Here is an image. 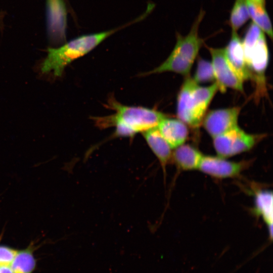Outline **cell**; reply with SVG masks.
<instances>
[{
	"instance_id": "obj_2",
	"label": "cell",
	"mask_w": 273,
	"mask_h": 273,
	"mask_svg": "<svg viewBox=\"0 0 273 273\" xmlns=\"http://www.w3.org/2000/svg\"><path fill=\"white\" fill-rule=\"evenodd\" d=\"M218 90L219 87L216 81L209 86H202L193 78L187 77L177 98L178 119L188 126L198 129L210 102Z\"/></svg>"
},
{
	"instance_id": "obj_1",
	"label": "cell",
	"mask_w": 273,
	"mask_h": 273,
	"mask_svg": "<svg viewBox=\"0 0 273 273\" xmlns=\"http://www.w3.org/2000/svg\"><path fill=\"white\" fill-rule=\"evenodd\" d=\"M107 105L114 111V114L94 117L93 120L100 128L114 127V136L117 137H132L139 132L157 127L167 117L155 109L123 105L113 97L109 99Z\"/></svg>"
},
{
	"instance_id": "obj_17",
	"label": "cell",
	"mask_w": 273,
	"mask_h": 273,
	"mask_svg": "<svg viewBox=\"0 0 273 273\" xmlns=\"http://www.w3.org/2000/svg\"><path fill=\"white\" fill-rule=\"evenodd\" d=\"M249 17L246 0H236L230 19L232 30L237 31L248 21Z\"/></svg>"
},
{
	"instance_id": "obj_7",
	"label": "cell",
	"mask_w": 273,
	"mask_h": 273,
	"mask_svg": "<svg viewBox=\"0 0 273 273\" xmlns=\"http://www.w3.org/2000/svg\"><path fill=\"white\" fill-rule=\"evenodd\" d=\"M211 56L215 81L222 93L228 88L244 92L243 81L233 69L225 55L224 49L208 48Z\"/></svg>"
},
{
	"instance_id": "obj_12",
	"label": "cell",
	"mask_w": 273,
	"mask_h": 273,
	"mask_svg": "<svg viewBox=\"0 0 273 273\" xmlns=\"http://www.w3.org/2000/svg\"><path fill=\"white\" fill-rule=\"evenodd\" d=\"M148 145L159 160L163 173L166 174L168 164L171 161L172 149L160 133L157 127L142 132Z\"/></svg>"
},
{
	"instance_id": "obj_15",
	"label": "cell",
	"mask_w": 273,
	"mask_h": 273,
	"mask_svg": "<svg viewBox=\"0 0 273 273\" xmlns=\"http://www.w3.org/2000/svg\"><path fill=\"white\" fill-rule=\"evenodd\" d=\"M34 246L32 243L26 248L18 250L11 264L13 273H32L36 267L34 256Z\"/></svg>"
},
{
	"instance_id": "obj_13",
	"label": "cell",
	"mask_w": 273,
	"mask_h": 273,
	"mask_svg": "<svg viewBox=\"0 0 273 273\" xmlns=\"http://www.w3.org/2000/svg\"><path fill=\"white\" fill-rule=\"evenodd\" d=\"M172 152V161L180 170H193L199 168L204 155L195 147L184 144Z\"/></svg>"
},
{
	"instance_id": "obj_18",
	"label": "cell",
	"mask_w": 273,
	"mask_h": 273,
	"mask_svg": "<svg viewBox=\"0 0 273 273\" xmlns=\"http://www.w3.org/2000/svg\"><path fill=\"white\" fill-rule=\"evenodd\" d=\"M193 80L198 84L215 81L213 67L211 62L199 58Z\"/></svg>"
},
{
	"instance_id": "obj_16",
	"label": "cell",
	"mask_w": 273,
	"mask_h": 273,
	"mask_svg": "<svg viewBox=\"0 0 273 273\" xmlns=\"http://www.w3.org/2000/svg\"><path fill=\"white\" fill-rule=\"evenodd\" d=\"M246 1L249 16L253 20V23L272 39L271 24L264 7L261 6L250 0H246Z\"/></svg>"
},
{
	"instance_id": "obj_3",
	"label": "cell",
	"mask_w": 273,
	"mask_h": 273,
	"mask_svg": "<svg viewBox=\"0 0 273 273\" xmlns=\"http://www.w3.org/2000/svg\"><path fill=\"white\" fill-rule=\"evenodd\" d=\"M204 12L201 11L194 22L188 34L184 36L177 33L174 48L168 58L159 66L146 73L147 75L172 72L188 76L203 40L198 35L200 23Z\"/></svg>"
},
{
	"instance_id": "obj_4",
	"label": "cell",
	"mask_w": 273,
	"mask_h": 273,
	"mask_svg": "<svg viewBox=\"0 0 273 273\" xmlns=\"http://www.w3.org/2000/svg\"><path fill=\"white\" fill-rule=\"evenodd\" d=\"M116 31L111 30L82 35L58 48L48 49L47 57L41 64V71H52L56 76H61L68 64L92 51Z\"/></svg>"
},
{
	"instance_id": "obj_11",
	"label": "cell",
	"mask_w": 273,
	"mask_h": 273,
	"mask_svg": "<svg viewBox=\"0 0 273 273\" xmlns=\"http://www.w3.org/2000/svg\"><path fill=\"white\" fill-rule=\"evenodd\" d=\"M157 128L172 149L185 144L188 139V125L178 119L166 117L160 122Z\"/></svg>"
},
{
	"instance_id": "obj_8",
	"label": "cell",
	"mask_w": 273,
	"mask_h": 273,
	"mask_svg": "<svg viewBox=\"0 0 273 273\" xmlns=\"http://www.w3.org/2000/svg\"><path fill=\"white\" fill-rule=\"evenodd\" d=\"M249 163L230 161L219 156L203 155L198 170L216 178H233L239 175Z\"/></svg>"
},
{
	"instance_id": "obj_9",
	"label": "cell",
	"mask_w": 273,
	"mask_h": 273,
	"mask_svg": "<svg viewBox=\"0 0 273 273\" xmlns=\"http://www.w3.org/2000/svg\"><path fill=\"white\" fill-rule=\"evenodd\" d=\"M240 111L239 107L211 110L205 115L202 124L213 138L237 127Z\"/></svg>"
},
{
	"instance_id": "obj_21",
	"label": "cell",
	"mask_w": 273,
	"mask_h": 273,
	"mask_svg": "<svg viewBox=\"0 0 273 273\" xmlns=\"http://www.w3.org/2000/svg\"><path fill=\"white\" fill-rule=\"evenodd\" d=\"M261 6L264 7L265 0H250Z\"/></svg>"
},
{
	"instance_id": "obj_20",
	"label": "cell",
	"mask_w": 273,
	"mask_h": 273,
	"mask_svg": "<svg viewBox=\"0 0 273 273\" xmlns=\"http://www.w3.org/2000/svg\"><path fill=\"white\" fill-rule=\"evenodd\" d=\"M0 273H13L11 265L0 266Z\"/></svg>"
},
{
	"instance_id": "obj_14",
	"label": "cell",
	"mask_w": 273,
	"mask_h": 273,
	"mask_svg": "<svg viewBox=\"0 0 273 273\" xmlns=\"http://www.w3.org/2000/svg\"><path fill=\"white\" fill-rule=\"evenodd\" d=\"M255 211L266 223L269 238H272L273 205L272 193L268 190H261L255 195Z\"/></svg>"
},
{
	"instance_id": "obj_19",
	"label": "cell",
	"mask_w": 273,
	"mask_h": 273,
	"mask_svg": "<svg viewBox=\"0 0 273 273\" xmlns=\"http://www.w3.org/2000/svg\"><path fill=\"white\" fill-rule=\"evenodd\" d=\"M1 237L0 236V241ZM18 250L0 244V266L10 265L14 259Z\"/></svg>"
},
{
	"instance_id": "obj_10",
	"label": "cell",
	"mask_w": 273,
	"mask_h": 273,
	"mask_svg": "<svg viewBox=\"0 0 273 273\" xmlns=\"http://www.w3.org/2000/svg\"><path fill=\"white\" fill-rule=\"evenodd\" d=\"M224 50L228 60L238 76L243 81L250 79V74L245 59L242 41L237 31H232L231 39Z\"/></svg>"
},
{
	"instance_id": "obj_6",
	"label": "cell",
	"mask_w": 273,
	"mask_h": 273,
	"mask_svg": "<svg viewBox=\"0 0 273 273\" xmlns=\"http://www.w3.org/2000/svg\"><path fill=\"white\" fill-rule=\"evenodd\" d=\"M264 136L247 133L238 126L213 138V145L217 156L227 158L250 150Z\"/></svg>"
},
{
	"instance_id": "obj_5",
	"label": "cell",
	"mask_w": 273,
	"mask_h": 273,
	"mask_svg": "<svg viewBox=\"0 0 273 273\" xmlns=\"http://www.w3.org/2000/svg\"><path fill=\"white\" fill-rule=\"evenodd\" d=\"M243 50L250 79L255 85L254 98L257 101L267 94L265 73L269 61V53L264 33L255 43L243 47Z\"/></svg>"
}]
</instances>
